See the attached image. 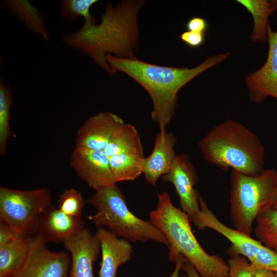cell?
I'll return each instance as SVG.
<instances>
[{
	"mask_svg": "<svg viewBox=\"0 0 277 277\" xmlns=\"http://www.w3.org/2000/svg\"><path fill=\"white\" fill-rule=\"evenodd\" d=\"M143 1H124L114 7L108 3L96 24L94 18L84 22L76 32L63 36L64 43L90 57L109 74L112 70L106 61L107 54L135 58L138 37L137 14Z\"/></svg>",
	"mask_w": 277,
	"mask_h": 277,
	"instance_id": "obj_1",
	"label": "cell"
},
{
	"mask_svg": "<svg viewBox=\"0 0 277 277\" xmlns=\"http://www.w3.org/2000/svg\"><path fill=\"white\" fill-rule=\"evenodd\" d=\"M84 206L82 193L74 188H67L59 195L58 208L64 213L74 217H81Z\"/></svg>",
	"mask_w": 277,
	"mask_h": 277,
	"instance_id": "obj_26",
	"label": "cell"
},
{
	"mask_svg": "<svg viewBox=\"0 0 277 277\" xmlns=\"http://www.w3.org/2000/svg\"><path fill=\"white\" fill-rule=\"evenodd\" d=\"M30 237L20 236L0 246V275L12 276L17 270L27 254Z\"/></svg>",
	"mask_w": 277,
	"mask_h": 277,
	"instance_id": "obj_22",
	"label": "cell"
},
{
	"mask_svg": "<svg viewBox=\"0 0 277 277\" xmlns=\"http://www.w3.org/2000/svg\"><path fill=\"white\" fill-rule=\"evenodd\" d=\"M81 217H74L50 206L39 217L34 235L48 242H64L85 228Z\"/></svg>",
	"mask_w": 277,
	"mask_h": 277,
	"instance_id": "obj_15",
	"label": "cell"
},
{
	"mask_svg": "<svg viewBox=\"0 0 277 277\" xmlns=\"http://www.w3.org/2000/svg\"><path fill=\"white\" fill-rule=\"evenodd\" d=\"M275 276L277 277V272H275Z\"/></svg>",
	"mask_w": 277,
	"mask_h": 277,
	"instance_id": "obj_37",
	"label": "cell"
},
{
	"mask_svg": "<svg viewBox=\"0 0 277 277\" xmlns=\"http://www.w3.org/2000/svg\"><path fill=\"white\" fill-rule=\"evenodd\" d=\"M182 270L184 271L185 274L180 277H201L194 266L187 260L184 262Z\"/></svg>",
	"mask_w": 277,
	"mask_h": 277,
	"instance_id": "obj_31",
	"label": "cell"
},
{
	"mask_svg": "<svg viewBox=\"0 0 277 277\" xmlns=\"http://www.w3.org/2000/svg\"><path fill=\"white\" fill-rule=\"evenodd\" d=\"M63 244L71 255L68 277H94L93 265L101 250L96 235L84 228L65 240Z\"/></svg>",
	"mask_w": 277,
	"mask_h": 277,
	"instance_id": "obj_13",
	"label": "cell"
},
{
	"mask_svg": "<svg viewBox=\"0 0 277 277\" xmlns=\"http://www.w3.org/2000/svg\"><path fill=\"white\" fill-rule=\"evenodd\" d=\"M204 158L224 171L249 175L264 170V148L258 136L242 123L228 119L215 126L199 142Z\"/></svg>",
	"mask_w": 277,
	"mask_h": 277,
	"instance_id": "obj_4",
	"label": "cell"
},
{
	"mask_svg": "<svg viewBox=\"0 0 277 277\" xmlns=\"http://www.w3.org/2000/svg\"><path fill=\"white\" fill-rule=\"evenodd\" d=\"M199 201L200 209L191 222L199 230L210 228L226 238L231 244L227 250L230 255H241L254 267L277 272V253L258 240L224 224L202 197L199 196Z\"/></svg>",
	"mask_w": 277,
	"mask_h": 277,
	"instance_id": "obj_8",
	"label": "cell"
},
{
	"mask_svg": "<svg viewBox=\"0 0 277 277\" xmlns=\"http://www.w3.org/2000/svg\"><path fill=\"white\" fill-rule=\"evenodd\" d=\"M2 6L7 11L18 17L28 29L46 41L49 39L43 14L30 2L27 0H8L2 2Z\"/></svg>",
	"mask_w": 277,
	"mask_h": 277,
	"instance_id": "obj_18",
	"label": "cell"
},
{
	"mask_svg": "<svg viewBox=\"0 0 277 277\" xmlns=\"http://www.w3.org/2000/svg\"><path fill=\"white\" fill-rule=\"evenodd\" d=\"M125 122L116 114L102 112L89 117L78 129L75 146L104 150L117 128Z\"/></svg>",
	"mask_w": 277,
	"mask_h": 277,
	"instance_id": "obj_14",
	"label": "cell"
},
{
	"mask_svg": "<svg viewBox=\"0 0 277 277\" xmlns=\"http://www.w3.org/2000/svg\"><path fill=\"white\" fill-rule=\"evenodd\" d=\"M162 180L173 185L182 210L191 221L200 207L199 196L194 188L197 175L188 156L185 154L176 155L169 171L162 176Z\"/></svg>",
	"mask_w": 277,
	"mask_h": 277,
	"instance_id": "obj_11",
	"label": "cell"
},
{
	"mask_svg": "<svg viewBox=\"0 0 277 277\" xmlns=\"http://www.w3.org/2000/svg\"><path fill=\"white\" fill-rule=\"evenodd\" d=\"M18 236L20 235L9 226L0 221V246L10 243Z\"/></svg>",
	"mask_w": 277,
	"mask_h": 277,
	"instance_id": "obj_30",
	"label": "cell"
},
{
	"mask_svg": "<svg viewBox=\"0 0 277 277\" xmlns=\"http://www.w3.org/2000/svg\"><path fill=\"white\" fill-rule=\"evenodd\" d=\"M276 182L274 169L255 175L231 170L230 218L234 229L251 236L256 218L272 207Z\"/></svg>",
	"mask_w": 277,
	"mask_h": 277,
	"instance_id": "obj_6",
	"label": "cell"
},
{
	"mask_svg": "<svg viewBox=\"0 0 277 277\" xmlns=\"http://www.w3.org/2000/svg\"><path fill=\"white\" fill-rule=\"evenodd\" d=\"M251 14L253 28L250 38L253 42H266L268 39L267 26L270 15L276 9L273 1L237 0Z\"/></svg>",
	"mask_w": 277,
	"mask_h": 277,
	"instance_id": "obj_20",
	"label": "cell"
},
{
	"mask_svg": "<svg viewBox=\"0 0 277 277\" xmlns=\"http://www.w3.org/2000/svg\"><path fill=\"white\" fill-rule=\"evenodd\" d=\"M254 232L263 245L277 253V211L270 208L256 219Z\"/></svg>",
	"mask_w": 277,
	"mask_h": 277,
	"instance_id": "obj_23",
	"label": "cell"
},
{
	"mask_svg": "<svg viewBox=\"0 0 277 277\" xmlns=\"http://www.w3.org/2000/svg\"><path fill=\"white\" fill-rule=\"evenodd\" d=\"M51 193L46 188L29 190L0 187V221L18 235H34L37 221L51 205Z\"/></svg>",
	"mask_w": 277,
	"mask_h": 277,
	"instance_id": "obj_7",
	"label": "cell"
},
{
	"mask_svg": "<svg viewBox=\"0 0 277 277\" xmlns=\"http://www.w3.org/2000/svg\"><path fill=\"white\" fill-rule=\"evenodd\" d=\"M273 2L275 4V5L277 6V1H273Z\"/></svg>",
	"mask_w": 277,
	"mask_h": 277,
	"instance_id": "obj_36",
	"label": "cell"
},
{
	"mask_svg": "<svg viewBox=\"0 0 277 277\" xmlns=\"http://www.w3.org/2000/svg\"><path fill=\"white\" fill-rule=\"evenodd\" d=\"M187 260L183 255H180L175 263V266L172 273L168 277H180V272L182 270V266Z\"/></svg>",
	"mask_w": 277,
	"mask_h": 277,
	"instance_id": "obj_33",
	"label": "cell"
},
{
	"mask_svg": "<svg viewBox=\"0 0 277 277\" xmlns=\"http://www.w3.org/2000/svg\"><path fill=\"white\" fill-rule=\"evenodd\" d=\"M254 268L255 277H276L275 272L272 270L256 267Z\"/></svg>",
	"mask_w": 277,
	"mask_h": 277,
	"instance_id": "obj_32",
	"label": "cell"
},
{
	"mask_svg": "<svg viewBox=\"0 0 277 277\" xmlns=\"http://www.w3.org/2000/svg\"><path fill=\"white\" fill-rule=\"evenodd\" d=\"M0 277H12V276L4 275H0Z\"/></svg>",
	"mask_w": 277,
	"mask_h": 277,
	"instance_id": "obj_35",
	"label": "cell"
},
{
	"mask_svg": "<svg viewBox=\"0 0 277 277\" xmlns=\"http://www.w3.org/2000/svg\"><path fill=\"white\" fill-rule=\"evenodd\" d=\"M13 101L10 88L2 79L0 81V152L6 151L10 134V108Z\"/></svg>",
	"mask_w": 277,
	"mask_h": 277,
	"instance_id": "obj_24",
	"label": "cell"
},
{
	"mask_svg": "<svg viewBox=\"0 0 277 277\" xmlns=\"http://www.w3.org/2000/svg\"><path fill=\"white\" fill-rule=\"evenodd\" d=\"M185 27L187 31L205 33L208 29V24L205 18L195 16L190 18L187 22Z\"/></svg>",
	"mask_w": 277,
	"mask_h": 277,
	"instance_id": "obj_29",
	"label": "cell"
},
{
	"mask_svg": "<svg viewBox=\"0 0 277 277\" xmlns=\"http://www.w3.org/2000/svg\"><path fill=\"white\" fill-rule=\"evenodd\" d=\"M228 260L229 277H255L254 266L244 256L231 255Z\"/></svg>",
	"mask_w": 277,
	"mask_h": 277,
	"instance_id": "obj_27",
	"label": "cell"
},
{
	"mask_svg": "<svg viewBox=\"0 0 277 277\" xmlns=\"http://www.w3.org/2000/svg\"><path fill=\"white\" fill-rule=\"evenodd\" d=\"M229 54H215L192 68L157 65L112 54L106 55V61L112 73H125L148 92L153 104L151 117L157 123L160 131H165L176 106L178 91L200 74L224 61Z\"/></svg>",
	"mask_w": 277,
	"mask_h": 277,
	"instance_id": "obj_2",
	"label": "cell"
},
{
	"mask_svg": "<svg viewBox=\"0 0 277 277\" xmlns=\"http://www.w3.org/2000/svg\"><path fill=\"white\" fill-rule=\"evenodd\" d=\"M267 35L269 47L266 62L245 78L250 100L255 103H261L269 96L277 99V30L273 31L269 23Z\"/></svg>",
	"mask_w": 277,
	"mask_h": 277,
	"instance_id": "obj_12",
	"label": "cell"
},
{
	"mask_svg": "<svg viewBox=\"0 0 277 277\" xmlns=\"http://www.w3.org/2000/svg\"><path fill=\"white\" fill-rule=\"evenodd\" d=\"M181 41L191 48H197L202 46L206 39V34L204 33L186 31L180 35Z\"/></svg>",
	"mask_w": 277,
	"mask_h": 277,
	"instance_id": "obj_28",
	"label": "cell"
},
{
	"mask_svg": "<svg viewBox=\"0 0 277 277\" xmlns=\"http://www.w3.org/2000/svg\"><path fill=\"white\" fill-rule=\"evenodd\" d=\"M96 0H63L60 3V12L63 19L74 21L79 16L84 19V22L94 18L90 12V9L96 3Z\"/></svg>",
	"mask_w": 277,
	"mask_h": 277,
	"instance_id": "obj_25",
	"label": "cell"
},
{
	"mask_svg": "<svg viewBox=\"0 0 277 277\" xmlns=\"http://www.w3.org/2000/svg\"><path fill=\"white\" fill-rule=\"evenodd\" d=\"M40 237H30L26 257L12 277H68L71 256L63 251L53 252Z\"/></svg>",
	"mask_w": 277,
	"mask_h": 277,
	"instance_id": "obj_9",
	"label": "cell"
},
{
	"mask_svg": "<svg viewBox=\"0 0 277 277\" xmlns=\"http://www.w3.org/2000/svg\"><path fill=\"white\" fill-rule=\"evenodd\" d=\"M70 165L76 174L95 191L116 184L109 164V157L103 150L75 146Z\"/></svg>",
	"mask_w": 277,
	"mask_h": 277,
	"instance_id": "obj_10",
	"label": "cell"
},
{
	"mask_svg": "<svg viewBox=\"0 0 277 277\" xmlns=\"http://www.w3.org/2000/svg\"><path fill=\"white\" fill-rule=\"evenodd\" d=\"M157 198V206L150 211L149 219L169 243L168 260L175 263L183 255L201 277H229L228 263L203 248L192 231L189 216L174 206L169 194L162 192Z\"/></svg>",
	"mask_w": 277,
	"mask_h": 277,
	"instance_id": "obj_3",
	"label": "cell"
},
{
	"mask_svg": "<svg viewBox=\"0 0 277 277\" xmlns=\"http://www.w3.org/2000/svg\"><path fill=\"white\" fill-rule=\"evenodd\" d=\"M87 202L96 210L87 218L98 228H105L130 242L152 241L169 247L165 236L150 221L140 219L129 210L116 184L96 190Z\"/></svg>",
	"mask_w": 277,
	"mask_h": 277,
	"instance_id": "obj_5",
	"label": "cell"
},
{
	"mask_svg": "<svg viewBox=\"0 0 277 277\" xmlns=\"http://www.w3.org/2000/svg\"><path fill=\"white\" fill-rule=\"evenodd\" d=\"M95 234L100 241L102 251L99 277H116L119 267L131 258V244L104 227L98 228Z\"/></svg>",
	"mask_w": 277,
	"mask_h": 277,
	"instance_id": "obj_16",
	"label": "cell"
},
{
	"mask_svg": "<svg viewBox=\"0 0 277 277\" xmlns=\"http://www.w3.org/2000/svg\"><path fill=\"white\" fill-rule=\"evenodd\" d=\"M271 208L277 211V182L275 188Z\"/></svg>",
	"mask_w": 277,
	"mask_h": 277,
	"instance_id": "obj_34",
	"label": "cell"
},
{
	"mask_svg": "<svg viewBox=\"0 0 277 277\" xmlns=\"http://www.w3.org/2000/svg\"><path fill=\"white\" fill-rule=\"evenodd\" d=\"M176 142L175 136L166 130L156 135L152 151L144 160L143 173L148 184L155 186L168 172L177 155L174 149Z\"/></svg>",
	"mask_w": 277,
	"mask_h": 277,
	"instance_id": "obj_17",
	"label": "cell"
},
{
	"mask_svg": "<svg viewBox=\"0 0 277 277\" xmlns=\"http://www.w3.org/2000/svg\"><path fill=\"white\" fill-rule=\"evenodd\" d=\"M144 154L123 153L109 157L111 172L116 183L133 181L143 173Z\"/></svg>",
	"mask_w": 277,
	"mask_h": 277,
	"instance_id": "obj_21",
	"label": "cell"
},
{
	"mask_svg": "<svg viewBox=\"0 0 277 277\" xmlns=\"http://www.w3.org/2000/svg\"><path fill=\"white\" fill-rule=\"evenodd\" d=\"M103 151L108 157L123 153L143 154L138 131L134 126L125 122L117 128Z\"/></svg>",
	"mask_w": 277,
	"mask_h": 277,
	"instance_id": "obj_19",
	"label": "cell"
}]
</instances>
